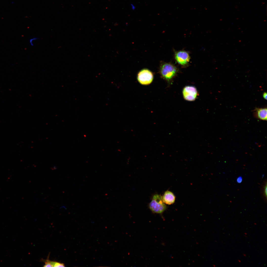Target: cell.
<instances>
[{
	"label": "cell",
	"instance_id": "52a82bcc",
	"mask_svg": "<svg viewBox=\"0 0 267 267\" xmlns=\"http://www.w3.org/2000/svg\"><path fill=\"white\" fill-rule=\"evenodd\" d=\"M254 111V114L257 118L262 120H267V108H256Z\"/></svg>",
	"mask_w": 267,
	"mask_h": 267
},
{
	"label": "cell",
	"instance_id": "8fae6325",
	"mask_svg": "<svg viewBox=\"0 0 267 267\" xmlns=\"http://www.w3.org/2000/svg\"><path fill=\"white\" fill-rule=\"evenodd\" d=\"M267 183L266 184L264 185V186L263 187V195L265 197L266 199L267 198Z\"/></svg>",
	"mask_w": 267,
	"mask_h": 267
},
{
	"label": "cell",
	"instance_id": "7a4b0ae2",
	"mask_svg": "<svg viewBox=\"0 0 267 267\" xmlns=\"http://www.w3.org/2000/svg\"><path fill=\"white\" fill-rule=\"evenodd\" d=\"M149 207L153 213L156 214L162 213L167 208L163 201L162 196L157 194L154 196L149 204Z\"/></svg>",
	"mask_w": 267,
	"mask_h": 267
},
{
	"label": "cell",
	"instance_id": "ba28073f",
	"mask_svg": "<svg viewBox=\"0 0 267 267\" xmlns=\"http://www.w3.org/2000/svg\"><path fill=\"white\" fill-rule=\"evenodd\" d=\"M52 264L53 265L54 267H65L64 264L63 263H61L59 262L51 261Z\"/></svg>",
	"mask_w": 267,
	"mask_h": 267
},
{
	"label": "cell",
	"instance_id": "7c38bea8",
	"mask_svg": "<svg viewBox=\"0 0 267 267\" xmlns=\"http://www.w3.org/2000/svg\"><path fill=\"white\" fill-rule=\"evenodd\" d=\"M242 180L243 178L241 176H239L237 178L236 181L238 183H240L242 182Z\"/></svg>",
	"mask_w": 267,
	"mask_h": 267
},
{
	"label": "cell",
	"instance_id": "9c48e42d",
	"mask_svg": "<svg viewBox=\"0 0 267 267\" xmlns=\"http://www.w3.org/2000/svg\"><path fill=\"white\" fill-rule=\"evenodd\" d=\"M44 261L45 264L43 266L44 267H53L51 263V261L47 259Z\"/></svg>",
	"mask_w": 267,
	"mask_h": 267
},
{
	"label": "cell",
	"instance_id": "6da1fadb",
	"mask_svg": "<svg viewBox=\"0 0 267 267\" xmlns=\"http://www.w3.org/2000/svg\"><path fill=\"white\" fill-rule=\"evenodd\" d=\"M177 67L170 63H162L159 68V72L161 77L169 83H171L178 72Z\"/></svg>",
	"mask_w": 267,
	"mask_h": 267
},
{
	"label": "cell",
	"instance_id": "3957f363",
	"mask_svg": "<svg viewBox=\"0 0 267 267\" xmlns=\"http://www.w3.org/2000/svg\"><path fill=\"white\" fill-rule=\"evenodd\" d=\"M154 78L152 72L147 69H142L138 73L137 76L139 82L143 85H147L150 84Z\"/></svg>",
	"mask_w": 267,
	"mask_h": 267
},
{
	"label": "cell",
	"instance_id": "8992f818",
	"mask_svg": "<svg viewBox=\"0 0 267 267\" xmlns=\"http://www.w3.org/2000/svg\"><path fill=\"white\" fill-rule=\"evenodd\" d=\"M163 202L167 204L171 205L173 203L175 200V197L173 193L167 191L165 192L163 197Z\"/></svg>",
	"mask_w": 267,
	"mask_h": 267
},
{
	"label": "cell",
	"instance_id": "5b68a950",
	"mask_svg": "<svg viewBox=\"0 0 267 267\" xmlns=\"http://www.w3.org/2000/svg\"><path fill=\"white\" fill-rule=\"evenodd\" d=\"M175 59L180 65L185 66L189 62L190 57L188 53L185 51H180L176 52L175 55Z\"/></svg>",
	"mask_w": 267,
	"mask_h": 267
},
{
	"label": "cell",
	"instance_id": "4fadbf2b",
	"mask_svg": "<svg viewBox=\"0 0 267 267\" xmlns=\"http://www.w3.org/2000/svg\"><path fill=\"white\" fill-rule=\"evenodd\" d=\"M267 93L266 92H265L263 93V96L264 99L267 100Z\"/></svg>",
	"mask_w": 267,
	"mask_h": 267
},
{
	"label": "cell",
	"instance_id": "30bf717a",
	"mask_svg": "<svg viewBox=\"0 0 267 267\" xmlns=\"http://www.w3.org/2000/svg\"><path fill=\"white\" fill-rule=\"evenodd\" d=\"M39 39L38 38L34 37L30 39L29 40V42L30 45L32 46H34L33 41Z\"/></svg>",
	"mask_w": 267,
	"mask_h": 267
},
{
	"label": "cell",
	"instance_id": "277c9868",
	"mask_svg": "<svg viewBox=\"0 0 267 267\" xmlns=\"http://www.w3.org/2000/svg\"><path fill=\"white\" fill-rule=\"evenodd\" d=\"M182 93L184 99L190 101L195 100L198 95L197 89L193 86H185L183 89Z\"/></svg>",
	"mask_w": 267,
	"mask_h": 267
}]
</instances>
